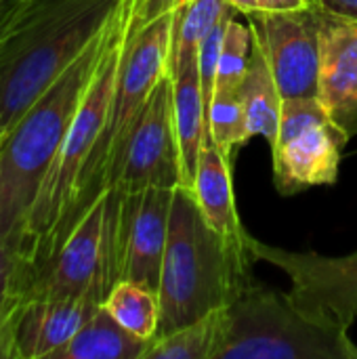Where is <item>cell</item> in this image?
Instances as JSON below:
<instances>
[{
	"label": "cell",
	"instance_id": "3",
	"mask_svg": "<svg viewBox=\"0 0 357 359\" xmlns=\"http://www.w3.org/2000/svg\"><path fill=\"white\" fill-rule=\"evenodd\" d=\"M252 259L250 242L225 240L206 223L194 191L183 185L175 187L158 286L160 326L156 337L229 307L255 282Z\"/></svg>",
	"mask_w": 357,
	"mask_h": 359
},
{
	"label": "cell",
	"instance_id": "28",
	"mask_svg": "<svg viewBox=\"0 0 357 359\" xmlns=\"http://www.w3.org/2000/svg\"><path fill=\"white\" fill-rule=\"evenodd\" d=\"M231 4V8L236 13L242 15H255V13H267V11H276L274 0H227Z\"/></svg>",
	"mask_w": 357,
	"mask_h": 359
},
{
	"label": "cell",
	"instance_id": "1",
	"mask_svg": "<svg viewBox=\"0 0 357 359\" xmlns=\"http://www.w3.org/2000/svg\"><path fill=\"white\" fill-rule=\"evenodd\" d=\"M120 11L0 141V242L11 246L19 257L42 183L114 40Z\"/></svg>",
	"mask_w": 357,
	"mask_h": 359
},
{
	"label": "cell",
	"instance_id": "5",
	"mask_svg": "<svg viewBox=\"0 0 357 359\" xmlns=\"http://www.w3.org/2000/svg\"><path fill=\"white\" fill-rule=\"evenodd\" d=\"M173 17L175 11H164L149 19H139L137 8L133 11V23L118 67L107 122L82 172L74 206L61 231L59 248L63 246L72 229L80 223V219L88 212V208L114 187L120 160L126 141L135 128V122L141 116L158 82L168 74Z\"/></svg>",
	"mask_w": 357,
	"mask_h": 359
},
{
	"label": "cell",
	"instance_id": "20",
	"mask_svg": "<svg viewBox=\"0 0 357 359\" xmlns=\"http://www.w3.org/2000/svg\"><path fill=\"white\" fill-rule=\"evenodd\" d=\"M229 13H236L227 0H185L175 8L170 32L168 74H177L187 61L198 57L200 42Z\"/></svg>",
	"mask_w": 357,
	"mask_h": 359
},
{
	"label": "cell",
	"instance_id": "13",
	"mask_svg": "<svg viewBox=\"0 0 357 359\" xmlns=\"http://www.w3.org/2000/svg\"><path fill=\"white\" fill-rule=\"evenodd\" d=\"M105 290L95 286L80 297L27 299L15 318V359H50L101 309Z\"/></svg>",
	"mask_w": 357,
	"mask_h": 359
},
{
	"label": "cell",
	"instance_id": "18",
	"mask_svg": "<svg viewBox=\"0 0 357 359\" xmlns=\"http://www.w3.org/2000/svg\"><path fill=\"white\" fill-rule=\"evenodd\" d=\"M149 345L151 341L128 332L101 305L74 339L55 351L50 359H145Z\"/></svg>",
	"mask_w": 357,
	"mask_h": 359
},
{
	"label": "cell",
	"instance_id": "10",
	"mask_svg": "<svg viewBox=\"0 0 357 359\" xmlns=\"http://www.w3.org/2000/svg\"><path fill=\"white\" fill-rule=\"evenodd\" d=\"M116 282L107 194H103L72 229L55 259L34 276L25 301L80 297L95 286L103 288L107 297Z\"/></svg>",
	"mask_w": 357,
	"mask_h": 359
},
{
	"label": "cell",
	"instance_id": "30",
	"mask_svg": "<svg viewBox=\"0 0 357 359\" xmlns=\"http://www.w3.org/2000/svg\"><path fill=\"white\" fill-rule=\"evenodd\" d=\"M276 11H299V8H307L314 2L311 0H274Z\"/></svg>",
	"mask_w": 357,
	"mask_h": 359
},
{
	"label": "cell",
	"instance_id": "26",
	"mask_svg": "<svg viewBox=\"0 0 357 359\" xmlns=\"http://www.w3.org/2000/svg\"><path fill=\"white\" fill-rule=\"evenodd\" d=\"M15 318L17 313L0 311V359H15Z\"/></svg>",
	"mask_w": 357,
	"mask_h": 359
},
{
	"label": "cell",
	"instance_id": "27",
	"mask_svg": "<svg viewBox=\"0 0 357 359\" xmlns=\"http://www.w3.org/2000/svg\"><path fill=\"white\" fill-rule=\"evenodd\" d=\"M183 2L185 0H135V8H137L139 19H149V17L160 15L164 11H175Z\"/></svg>",
	"mask_w": 357,
	"mask_h": 359
},
{
	"label": "cell",
	"instance_id": "8",
	"mask_svg": "<svg viewBox=\"0 0 357 359\" xmlns=\"http://www.w3.org/2000/svg\"><path fill=\"white\" fill-rule=\"evenodd\" d=\"M250 252L290 276L292 288L286 294L299 311L326 328L349 332L357 318V252L349 257L290 252L255 238Z\"/></svg>",
	"mask_w": 357,
	"mask_h": 359
},
{
	"label": "cell",
	"instance_id": "11",
	"mask_svg": "<svg viewBox=\"0 0 357 359\" xmlns=\"http://www.w3.org/2000/svg\"><path fill=\"white\" fill-rule=\"evenodd\" d=\"M179 185L181 162L173 109V78L166 74L135 122L109 191L126 196L149 187L175 189Z\"/></svg>",
	"mask_w": 357,
	"mask_h": 359
},
{
	"label": "cell",
	"instance_id": "7",
	"mask_svg": "<svg viewBox=\"0 0 357 359\" xmlns=\"http://www.w3.org/2000/svg\"><path fill=\"white\" fill-rule=\"evenodd\" d=\"M349 139L318 95L284 99L278 135L269 145L278 191L292 196L305 187L332 185Z\"/></svg>",
	"mask_w": 357,
	"mask_h": 359
},
{
	"label": "cell",
	"instance_id": "24",
	"mask_svg": "<svg viewBox=\"0 0 357 359\" xmlns=\"http://www.w3.org/2000/svg\"><path fill=\"white\" fill-rule=\"evenodd\" d=\"M32 284L29 265L6 244L0 242V311L17 313Z\"/></svg>",
	"mask_w": 357,
	"mask_h": 359
},
{
	"label": "cell",
	"instance_id": "12",
	"mask_svg": "<svg viewBox=\"0 0 357 359\" xmlns=\"http://www.w3.org/2000/svg\"><path fill=\"white\" fill-rule=\"evenodd\" d=\"M255 23L282 99L318 95L322 13L311 4L299 11L246 15Z\"/></svg>",
	"mask_w": 357,
	"mask_h": 359
},
{
	"label": "cell",
	"instance_id": "29",
	"mask_svg": "<svg viewBox=\"0 0 357 359\" xmlns=\"http://www.w3.org/2000/svg\"><path fill=\"white\" fill-rule=\"evenodd\" d=\"M17 6H19V0H0V36Z\"/></svg>",
	"mask_w": 357,
	"mask_h": 359
},
{
	"label": "cell",
	"instance_id": "6",
	"mask_svg": "<svg viewBox=\"0 0 357 359\" xmlns=\"http://www.w3.org/2000/svg\"><path fill=\"white\" fill-rule=\"evenodd\" d=\"M217 359H357V345L349 332L307 318L286 292L252 282L227 307Z\"/></svg>",
	"mask_w": 357,
	"mask_h": 359
},
{
	"label": "cell",
	"instance_id": "17",
	"mask_svg": "<svg viewBox=\"0 0 357 359\" xmlns=\"http://www.w3.org/2000/svg\"><path fill=\"white\" fill-rule=\"evenodd\" d=\"M248 27H250V57H248L244 80L238 88V97L244 105L250 135L265 137L267 143L271 145L278 135L280 111H282L284 99L280 95L278 82L267 61L263 40L255 23L248 21Z\"/></svg>",
	"mask_w": 357,
	"mask_h": 359
},
{
	"label": "cell",
	"instance_id": "23",
	"mask_svg": "<svg viewBox=\"0 0 357 359\" xmlns=\"http://www.w3.org/2000/svg\"><path fill=\"white\" fill-rule=\"evenodd\" d=\"M250 57V27L248 23H240L236 15L229 19L221 55H219V67H217V84L215 95H236Z\"/></svg>",
	"mask_w": 357,
	"mask_h": 359
},
{
	"label": "cell",
	"instance_id": "14",
	"mask_svg": "<svg viewBox=\"0 0 357 359\" xmlns=\"http://www.w3.org/2000/svg\"><path fill=\"white\" fill-rule=\"evenodd\" d=\"M318 97L349 137L357 135V23L324 13Z\"/></svg>",
	"mask_w": 357,
	"mask_h": 359
},
{
	"label": "cell",
	"instance_id": "16",
	"mask_svg": "<svg viewBox=\"0 0 357 359\" xmlns=\"http://www.w3.org/2000/svg\"><path fill=\"white\" fill-rule=\"evenodd\" d=\"M194 198L206 219V223L219 231L225 240L236 244H248L250 236L244 229L231 183V160H227L219 147L208 143L200 156L196 181L191 185Z\"/></svg>",
	"mask_w": 357,
	"mask_h": 359
},
{
	"label": "cell",
	"instance_id": "4",
	"mask_svg": "<svg viewBox=\"0 0 357 359\" xmlns=\"http://www.w3.org/2000/svg\"><path fill=\"white\" fill-rule=\"evenodd\" d=\"M133 11H135V0H124L114 40L99 63V69L72 120L61 151L53 168L48 170L40 196L34 204V210L29 215L23 246H21V259L29 265L32 280L42 267H46L53 261V257L59 250L61 231L74 206L82 172L107 122L118 67L133 23Z\"/></svg>",
	"mask_w": 357,
	"mask_h": 359
},
{
	"label": "cell",
	"instance_id": "21",
	"mask_svg": "<svg viewBox=\"0 0 357 359\" xmlns=\"http://www.w3.org/2000/svg\"><path fill=\"white\" fill-rule=\"evenodd\" d=\"M103 307L128 332L145 341L156 339L160 326V299L156 290L130 280H118L103 299Z\"/></svg>",
	"mask_w": 357,
	"mask_h": 359
},
{
	"label": "cell",
	"instance_id": "9",
	"mask_svg": "<svg viewBox=\"0 0 357 359\" xmlns=\"http://www.w3.org/2000/svg\"><path fill=\"white\" fill-rule=\"evenodd\" d=\"M175 189L149 187L137 194L107 191L118 280H130L158 292Z\"/></svg>",
	"mask_w": 357,
	"mask_h": 359
},
{
	"label": "cell",
	"instance_id": "19",
	"mask_svg": "<svg viewBox=\"0 0 357 359\" xmlns=\"http://www.w3.org/2000/svg\"><path fill=\"white\" fill-rule=\"evenodd\" d=\"M227 332V307L156 337L145 359H217Z\"/></svg>",
	"mask_w": 357,
	"mask_h": 359
},
{
	"label": "cell",
	"instance_id": "22",
	"mask_svg": "<svg viewBox=\"0 0 357 359\" xmlns=\"http://www.w3.org/2000/svg\"><path fill=\"white\" fill-rule=\"evenodd\" d=\"M208 137L227 160H234V149L246 145L252 135L248 128L244 105L236 95H215L208 109Z\"/></svg>",
	"mask_w": 357,
	"mask_h": 359
},
{
	"label": "cell",
	"instance_id": "25",
	"mask_svg": "<svg viewBox=\"0 0 357 359\" xmlns=\"http://www.w3.org/2000/svg\"><path fill=\"white\" fill-rule=\"evenodd\" d=\"M311 2L324 15L357 23V0H311Z\"/></svg>",
	"mask_w": 357,
	"mask_h": 359
},
{
	"label": "cell",
	"instance_id": "2",
	"mask_svg": "<svg viewBox=\"0 0 357 359\" xmlns=\"http://www.w3.org/2000/svg\"><path fill=\"white\" fill-rule=\"evenodd\" d=\"M124 0H19L0 36V141L112 23Z\"/></svg>",
	"mask_w": 357,
	"mask_h": 359
},
{
	"label": "cell",
	"instance_id": "15",
	"mask_svg": "<svg viewBox=\"0 0 357 359\" xmlns=\"http://www.w3.org/2000/svg\"><path fill=\"white\" fill-rule=\"evenodd\" d=\"M173 78V109L175 130L179 143L181 162V185L191 189L204 147L210 143L208 137V109L202 97L198 78V57L187 61Z\"/></svg>",
	"mask_w": 357,
	"mask_h": 359
}]
</instances>
